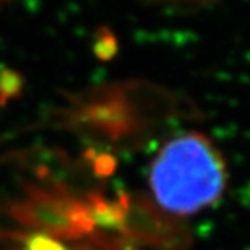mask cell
Segmentation results:
<instances>
[{
  "label": "cell",
  "instance_id": "obj_2",
  "mask_svg": "<svg viewBox=\"0 0 250 250\" xmlns=\"http://www.w3.org/2000/svg\"><path fill=\"white\" fill-rule=\"evenodd\" d=\"M184 2H203V0H184Z\"/></svg>",
  "mask_w": 250,
  "mask_h": 250
},
{
  "label": "cell",
  "instance_id": "obj_1",
  "mask_svg": "<svg viewBox=\"0 0 250 250\" xmlns=\"http://www.w3.org/2000/svg\"><path fill=\"white\" fill-rule=\"evenodd\" d=\"M228 164L208 135L184 132L169 138L148 167L154 200L174 214H195L216 205L226 192Z\"/></svg>",
  "mask_w": 250,
  "mask_h": 250
},
{
  "label": "cell",
  "instance_id": "obj_3",
  "mask_svg": "<svg viewBox=\"0 0 250 250\" xmlns=\"http://www.w3.org/2000/svg\"><path fill=\"white\" fill-rule=\"evenodd\" d=\"M0 2H8V0H0Z\"/></svg>",
  "mask_w": 250,
  "mask_h": 250
}]
</instances>
